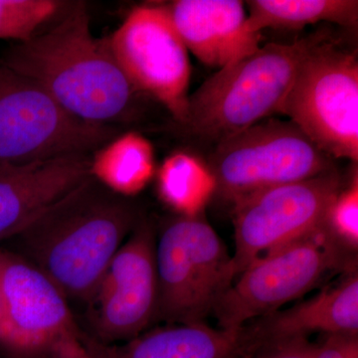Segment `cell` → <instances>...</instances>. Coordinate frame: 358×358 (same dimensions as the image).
<instances>
[{
    "instance_id": "cell-1",
    "label": "cell",
    "mask_w": 358,
    "mask_h": 358,
    "mask_svg": "<svg viewBox=\"0 0 358 358\" xmlns=\"http://www.w3.org/2000/svg\"><path fill=\"white\" fill-rule=\"evenodd\" d=\"M141 219L133 199L90 176L11 238V251L43 272L67 300L90 305L113 257Z\"/></svg>"
},
{
    "instance_id": "cell-2",
    "label": "cell",
    "mask_w": 358,
    "mask_h": 358,
    "mask_svg": "<svg viewBox=\"0 0 358 358\" xmlns=\"http://www.w3.org/2000/svg\"><path fill=\"white\" fill-rule=\"evenodd\" d=\"M0 64L36 82L66 110L93 124L115 126L129 119L141 94L117 64L108 37L94 36L83 2L51 29L13 45Z\"/></svg>"
},
{
    "instance_id": "cell-3",
    "label": "cell",
    "mask_w": 358,
    "mask_h": 358,
    "mask_svg": "<svg viewBox=\"0 0 358 358\" xmlns=\"http://www.w3.org/2000/svg\"><path fill=\"white\" fill-rule=\"evenodd\" d=\"M326 35L293 43H268L218 70L188 98L181 126L200 140L218 143L281 114L303 59Z\"/></svg>"
},
{
    "instance_id": "cell-4",
    "label": "cell",
    "mask_w": 358,
    "mask_h": 358,
    "mask_svg": "<svg viewBox=\"0 0 358 358\" xmlns=\"http://www.w3.org/2000/svg\"><path fill=\"white\" fill-rule=\"evenodd\" d=\"M348 250L324 221L305 236L258 257L216 303L212 313L219 327L240 329L299 300L327 275L353 267Z\"/></svg>"
},
{
    "instance_id": "cell-5",
    "label": "cell",
    "mask_w": 358,
    "mask_h": 358,
    "mask_svg": "<svg viewBox=\"0 0 358 358\" xmlns=\"http://www.w3.org/2000/svg\"><path fill=\"white\" fill-rule=\"evenodd\" d=\"M119 134L84 121L29 78L0 64V164L91 155Z\"/></svg>"
},
{
    "instance_id": "cell-6",
    "label": "cell",
    "mask_w": 358,
    "mask_h": 358,
    "mask_svg": "<svg viewBox=\"0 0 358 358\" xmlns=\"http://www.w3.org/2000/svg\"><path fill=\"white\" fill-rule=\"evenodd\" d=\"M159 301L157 322H203L235 280L232 255L202 215L164 226L155 247Z\"/></svg>"
},
{
    "instance_id": "cell-7",
    "label": "cell",
    "mask_w": 358,
    "mask_h": 358,
    "mask_svg": "<svg viewBox=\"0 0 358 358\" xmlns=\"http://www.w3.org/2000/svg\"><path fill=\"white\" fill-rule=\"evenodd\" d=\"M209 167L216 192L233 206L256 193L334 169L333 159L296 124L273 117L216 143Z\"/></svg>"
},
{
    "instance_id": "cell-8",
    "label": "cell",
    "mask_w": 358,
    "mask_h": 358,
    "mask_svg": "<svg viewBox=\"0 0 358 358\" xmlns=\"http://www.w3.org/2000/svg\"><path fill=\"white\" fill-rule=\"evenodd\" d=\"M282 115L331 159L358 160V61L327 37L303 59Z\"/></svg>"
},
{
    "instance_id": "cell-9",
    "label": "cell",
    "mask_w": 358,
    "mask_h": 358,
    "mask_svg": "<svg viewBox=\"0 0 358 358\" xmlns=\"http://www.w3.org/2000/svg\"><path fill=\"white\" fill-rule=\"evenodd\" d=\"M0 350L7 358H51L79 338L61 289L29 261L0 248Z\"/></svg>"
},
{
    "instance_id": "cell-10",
    "label": "cell",
    "mask_w": 358,
    "mask_h": 358,
    "mask_svg": "<svg viewBox=\"0 0 358 358\" xmlns=\"http://www.w3.org/2000/svg\"><path fill=\"white\" fill-rule=\"evenodd\" d=\"M117 64L140 93L162 103L181 124L187 110L189 56L164 4L136 7L108 37Z\"/></svg>"
},
{
    "instance_id": "cell-11",
    "label": "cell",
    "mask_w": 358,
    "mask_h": 358,
    "mask_svg": "<svg viewBox=\"0 0 358 358\" xmlns=\"http://www.w3.org/2000/svg\"><path fill=\"white\" fill-rule=\"evenodd\" d=\"M343 187L336 169L277 186L234 205L235 278L258 257L320 227Z\"/></svg>"
},
{
    "instance_id": "cell-12",
    "label": "cell",
    "mask_w": 358,
    "mask_h": 358,
    "mask_svg": "<svg viewBox=\"0 0 358 358\" xmlns=\"http://www.w3.org/2000/svg\"><path fill=\"white\" fill-rule=\"evenodd\" d=\"M154 225L141 219L103 273L93 308V338L121 343L147 331L157 322L159 285Z\"/></svg>"
},
{
    "instance_id": "cell-13",
    "label": "cell",
    "mask_w": 358,
    "mask_h": 358,
    "mask_svg": "<svg viewBox=\"0 0 358 358\" xmlns=\"http://www.w3.org/2000/svg\"><path fill=\"white\" fill-rule=\"evenodd\" d=\"M188 52L218 70L255 52L261 33L250 28L239 0H176L164 4Z\"/></svg>"
},
{
    "instance_id": "cell-14",
    "label": "cell",
    "mask_w": 358,
    "mask_h": 358,
    "mask_svg": "<svg viewBox=\"0 0 358 358\" xmlns=\"http://www.w3.org/2000/svg\"><path fill=\"white\" fill-rule=\"evenodd\" d=\"M80 341L91 358H253L260 348L245 326L213 329L204 322L167 324L121 343L80 329Z\"/></svg>"
},
{
    "instance_id": "cell-15",
    "label": "cell",
    "mask_w": 358,
    "mask_h": 358,
    "mask_svg": "<svg viewBox=\"0 0 358 358\" xmlns=\"http://www.w3.org/2000/svg\"><path fill=\"white\" fill-rule=\"evenodd\" d=\"M91 155L24 166L0 164V241L17 235L45 209L90 178Z\"/></svg>"
},
{
    "instance_id": "cell-16",
    "label": "cell",
    "mask_w": 358,
    "mask_h": 358,
    "mask_svg": "<svg viewBox=\"0 0 358 358\" xmlns=\"http://www.w3.org/2000/svg\"><path fill=\"white\" fill-rule=\"evenodd\" d=\"M259 345L282 339L308 338L310 334L327 336H357L358 275L350 271L334 286L326 287L320 293L245 324Z\"/></svg>"
},
{
    "instance_id": "cell-17",
    "label": "cell",
    "mask_w": 358,
    "mask_h": 358,
    "mask_svg": "<svg viewBox=\"0 0 358 358\" xmlns=\"http://www.w3.org/2000/svg\"><path fill=\"white\" fill-rule=\"evenodd\" d=\"M155 173V148L136 131L117 134L94 152L90 162L92 178L127 199L143 192Z\"/></svg>"
},
{
    "instance_id": "cell-18",
    "label": "cell",
    "mask_w": 358,
    "mask_h": 358,
    "mask_svg": "<svg viewBox=\"0 0 358 358\" xmlns=\"http://www.w3.org/2000/svg\"><path fill=\"white\" fill-rule=\"evenodd\" d=\"M248 23L254 32L267 28L301 29L320 22L355 28L358 23L357 0H251Z\"/></svg>"
},
{
    "instance_id": "cell-19",
    "label": "cell",
    "mask_w": 358,
    "mask_h": 358,
    "mask_svg": "<svg viewBox=\"0 0 358 358\" xmlns=\"http://www.w3.org/2000/svg\"><path fill=\"white\" fill-rule=\"evenodd\" d=\"M157 186L164 203L183 217L201 215L216 192L210 167L185 152H174L164 159L157 171Z\"/></svg>"
},
{
    "instance_id": "cell-20",
    "label": "cell",
    "mask_w": 358,
    "mask_h": 358,
    "mask_svg": "<svg viewBox=\"0 0 358 358\" xmlns=\"http://www.w3.org/2000/svg\"><path fill=\"white\" fill-rule=\"evenodd\" d=\"M64 4L57 0H0V39L28 41L58 15Z\"/></svg>"
},
{
    "instance_id": "cell-21",
    "label": "cell",
    "mask_w": 358,
    "mask_h": 358,
    "mask_svg": "<svg viewBox=\"0 0 358 358\" xmlns=\"http://www.w3.org/2000/svg\"><path fill=\"white\" fill-rule=\"evenodd\" d=\"M324 224L346 248L358 247V176L355 173L350 185L341 188L324 216Z\"/></svg>"
},
{
    "instance_id": "cell-22",
    "label": "cell",
    "mask_w": 358,
    "mask_h": 358,
    "mask_svg": "<svg viewBox=\"0 0 358 358\" xmlns=\"http://www.w3.org/2000/svg\"><path fill=\"white\" fill-rule=\"evenodd\" d=\"M315 348L317 345L300 336L266 343L253 358H315Z\"/></svg>"
},
{
    "instance_id": "cell-23",
    "label": "cell",
    "mask_w": 358,
    "mask_h": 358,
    "mask_svg": "<svg viewBox=\"0 0 358 358\" xmlns=\"http://www.w3.org/2000/svg\"><path fill=\"white\" fill-rule=\"evenodd\" d=\"M315 358H358V336H327L317 345Z\"/></svg>"
},
{
    "instance_id": "cell-24",
    "label": "cell",
    "mask_w": 358,
    "mask_h": 358,
    "mask_svg": "<svg viewBox=\"0 0 358 358\" xmlns=\"http://www.w3.org/2000/svg\"><path fill=\"white\" fill-rule=\"evenodd\" d=\"M51 358H91L79 338L63 346Z\"/></svg>"
},
{
    "instance_id": "cell-25",
    "label": "cell",
    "mask_w": 358,
    "mask_h": 358,
    "mask_svg": "<svg viewBox=\"0 0 358 358\" xmlns=\"http://www.w3.org/2000/svg\"><path fill=\"white\" fill-rule=\"evenodd\" d=\"M1 312H2V301H1V293H0V319H1Z\"/></svg>"
}]
</instances>
